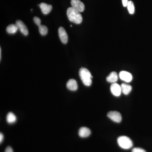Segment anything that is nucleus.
<instances>
[{
    "mask_svg": "<svg viewBox=\"0 0 152 152\" xmlns=\"http://www.w3.org/2000/svg\"><path fill=\"white\" fill-rule=\"evenodd\" d=\"M119 77L121 80L127 83H129L132 80V76L131 74L126 71H123L120 72Z\"/></svg>",
    "mask_w": 152,
    "mask_h": 152,
    "instance_id": "obj_9",
    "label": "nucleus"
},
{
    "mask_svg": "<svg viewBox=\"0 0 152 152\" xmlns=\"http://www.w3.org/2000/svg\"><path fill=\"white\" fill-rule=\"evenodd\" d=\"M79 75L84 84L87 86H90L92 84L93 77L88 70L85 68H81L79 71Z\"/></svg>",
    "mask_w": 152,
    "mask_h": 152,
    "instance_id": "obj_2",
    "label": "nucleus"
},
{
    "mask_svg": "<svg viewBox=\"0 0 152 152\" xmlns=\"http://www.w3.org/2000/svg\"><path fill=\"white\" fill-rule=\"evenodd\" d=\"M122 92L125 95H128L131 92L132 90V87L130 85L123 83L121 85Z\"/></svg>",
    "mask_w": 152,
    "mask_h": 152,
    "instance_id": "obj_14",
    "label": "nucleus"
},
{
    "mask_svg": "<svg viewBox=\"0 0 152 152\" xmlns=\"http://www.w3.org/2000/svg\"><path fill=\"white\" fill-rule=\"evenodd\" d=\"M1 59V49L0 48V60Z\"/></svg>",
    "mask_w": 152,
    "mask_h": 152,
    "instance_id": "obj_24",
    "label": "nucleus"
},
{
    "mask_svg": "<svg viewBox=\"0 0 152 152\" xmlns=\"http://www.w3.org/2000/svg\"><path fill=\"white\" fill-rule=\"evenodd\" d=\"M39 31L42 35L45 36L48 34V28L44 25H40L39 26Z\"/></svg>",
    "mask_w": 152,
    "mask_h": 152,
    "instance_id": "obj_18",
    "label": "nucleus"
},
{
    "mask_svg": "<svg viewBox=\"0 0 152 152\" xmlns=\"http://www.w3.org/2000/svg\"><path fill=\"white\" fill-rule=\"evenodd\" d=\"M107 81L109 83H116L118 80V75L117 73L115 72H112L106 78Z\"/></svg>",
    "mask_w": 152,
    "mask_h": 152,
    "instance_id": "obj_13",
    "label": "nucleus"
},
{
    "mask_svg": "<svg viewBox=\"0 0 152 152\" xmlns=\"http://www.w3.org/2000/svg\"><path fill=\"white\" fill-rule=\"evenodd\" d=\"M91 134V131L88 128L82 127L79 130V135L81 137H89Z\"/></svg>",
    "mask_w": 152,
    "mask_h": 152,
    "instance_id": "obj_12",
    "label": "nucleus"
},
{
    "mask_svg": "<svg viewBox=\"0 0 152 152\" xmlns=\"http://www.w3.org/2000/svg\"><path fill=\"white\" fill-rule=\"evenodd\" d=\"M38 6L40 8L42 12L45 15L48 14L52 10L53 7L51 5L45 3H41Z\"/></svg>",
    "mask_w": 152,
    "mask_h": 152,
    "instance_id": "obj_10",
    "label": "nucleus"
},
{
    "mask_svg": "<svg viewBox=\"0 0 152 152\" xmlns=\"http://www.w3.org/2000/svg\"><path fill=\"white\" fill-rule=\"evenodd\" d=\"M18 30L16 25L11 24L9 25L7 27L6 31L7 32L10 34H14L16 33Z\"/></svg>",
    "mask_w": 152,
    "mask_h": 152,
    "instance_id": "obj_15",
    "label": "nucleus"
},
{
    "mask_svg": "<svg viewBox=\"0 0 152 152\" xmlns=\"http://www.w3.org/2000/svg\"><path fill=\"white\" fill-rule=\"evenodd\" d=\"M122 3L123 6L124 7H126L127 6L128 2V0H122Z\"/></svg>",
    "mask_w": 152,
    "mask_h": 152,
    "instance_id": "obj_22",
    "label": "nucleus"
},
{
    "mask_svg": "<svg viewBox=\"0 0 152 152\" xmlns=\"http://www.w3.org/2000/svg\"><path fill=\"white\" fill-rule=\"evenodd\" d=\"M33 20H34V22L35 23L36 25H37L38 26H39L41 25V20L40 18H38V17H34Z\"/></svg>",
    "mask_w": 152,
    "mask_h": 152,
    "instance_id": "obj_19",
    "label": "nucleus"
},
{
    "mask_svg": "<svg viewBox=\"0 0 152 152\" xmlns=\"http://www.w3.org/2000/svg\"><path fill=\"white\" fill-rule=\"evenodd\" d=\"M17 118L16 116L12 113H9L7 116V121L9 124H12L16 121Z\"/></svg>",
    "mask_w": 152,
    "mask_h": 152,
    "instance_id": "obj_16",
    "label": "nucleus"
},
{
    "mask_svg": "<svg viewBox=\"0 0 152 152\" xmlns=\"http://www.w3.org/2000/svg\"><path fill=\"white\" fill-rule=\"evenodd\" d=\"M119 146L124 149H129L133 146V142L126 136H121L118 139Z\"/></svg>",
    "mask_w": 152,
    "mask_h": 152,
    "instance_id": "obj_3",
    "label": "nucleus"
},
{
    "mask_svg": "<svg viewBox=\"0 0 152 152\" xmlns=\"http://www.w3.org/2000/svg\"><path fill=\"white\" fill-rule=\"evenodd\" d=\"M127 7L129 13L131 15L134 14L135 12V7L134 3L132 1H129Z\"/></svg>",
    "mask_w": 152,
    "mask_h": 152,
    "instance_id": "obj_17",
    "label": "nucleus"
},
{
    "mask_svg": "<svg viewBox=\"0 0 152 152\" xmlns=\"http://www.w3.org/2000/svg\"><path fill=\"white\" fill-rule=\"evenodd\" d=\"M4 138V135L2 133H1V134H0V142H1V143L3 142Z\"/></svg>",
    "mask_w": 152,
    "mask_h": 152,
    "instance_id": "obj_23",
    "label": "nucleus"
},
{
    "mask_svg": "<svg viewBox=\"0 0 152 152\" xmlns=\"http://www.w3.org/2000/svg\"><path fill=\"white\" fill-rule=\"evenodd\" d=\"M132 152H147L145 150L141 148H134L132 150Z\"/></svg>",
    "mask_w": 152,
    "mask_h": 152,
    "instance_id": "obj_20",
    "label": "nucleus"
},
{
    "mask_svg": "<svg viewBox=\"0 0 152 152\" xmlns=\"http://www.w3.org/2000/svg\"><path fill=\"white\" fill-rule=\"evenodd\" d=\"M66 87L70 91H75L78 88L77 83L75 80L71 79L67 83Z\"/></svg>",
    "mask_w": 152,
    "mask_h": 152,
    "instance_id": "obj_11",
    "label": "nucleus"
},
{
    "mask_svg": "<svg viewBox=\"0 0 152 152\" xmlns=\"http://www.w3.org/2000/svg\"><path fill=\"white\" fill-rule=\"evenodd\" d=\"M59 37L63 43L66 44L67 43L68 37L66 30L62 27H60L58 29Z\"/></svg>",
    "mask_w": 152,
    "mask_h": 152,
    "instance_id": "obj_7",
    "label": "nucleus"
},
{
    "mask_svg": "<svg viewBox=\"0 0 152 152\" xmlns=\"http://www.w3.org/2000/svg\"><path fill=\"white\" fill-rule=\"evenodd\" d=\"M67 15L69 21L75 23L80 24L83 21V18L80 12L72 7H69L67 10Z\"/></svg>",
    "mask_w": 152,
    "mask_h": 152,
    "instance_id": "obj_1",
    "label": "nucleus"
},
{
    "mask_svg": "<svg viewBox=\"0 0 152 152\" xmlns=\"http://www.w3.org/2000/svg\"><path fill=\"white\" fill-rule=\"evenodd\" d=\"M5 152H13V151L11 147L9 146L6 148Z\"/></svg>",
    "mask_w": 152,
    "mask_h": 152,
    "instance_id": "obj_21",
    "label": "nucleus"
},
{
    "mask_svg": "<svg viewBox=\"0 0 152 152\" xmlns=\"http://www.w3.org/2000/svg\"><path fill=\"white\" fill-rule=\"evenodd\" d=\"M107 117L113 121L120 123L121 121L122 116L121 114L117 111H110L107 113Z\"/></svg>",
    "mask_w": 152,
    "mask_h": 152,
    "instance_id": "obj_4",
    "label": "nucleus"
},
{
    "mask_svg": "<svg viewBox=\"0 0 152 152\" xmlns=\"http://www.w3.org/2000/svg\"><path fill=\"white\" fill-rule=\"evenodd\" d=\"M15 24L16 25L22 34H23L25 36L28 35V31L27 28L22 21L20 20H18L16 22Z\"/></svg>",
    "mask_w": 152,
    "mask_h": 152,
    "instance_id": "obj_8",
    "label": "nucleus"
},
{
    "mask_svg": "<svg viewBox=\"0 0 152 152\" xmlns=\"http://www.w3.org/2000/svg\"><path fill=\"white\" fill-rule=\"evenodd\" d=\"M71 4L72 7L80 12L84 11V4L80 0H71Z\"/></svg>",
    "mask_w": 152,
    "mask_h": 152,
    "instance_id": "obj_5",
    "label": "nucleus"
},
{
    "mask_svg": "<svg viewBox=\"0 0 152 152\" xmlns=\"http://www.w3.org/2000/svg\"><path fill=\"white\" fill-rule=\"evenodd\" d=\"M110 90L112 94L115 96H119L122 92L121 86L116 83L112 84L110 87Z\"/></svg>",
    "mask_w": 152,
    "mask_h": 152,
    "instance_id": "obj_6",
    "label": "nucleus"
}]
</instances>
